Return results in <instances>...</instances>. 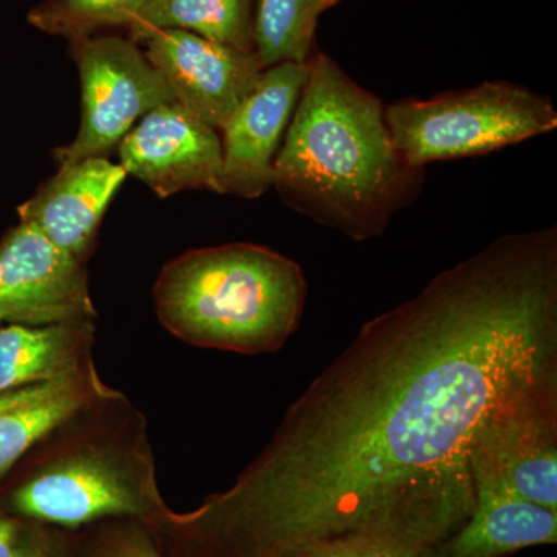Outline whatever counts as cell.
I'll list each match as a JSON object with an SVG mask.
<instances>
[{
  "instance_id": "obj_1",
  "label": "cell",
  "mask_w": 557,
  "mask_h": 557,
  "mask_svg": "<svg viewBox=\"0 0 557 557\" xmlns=\"http://www.w3.org/2000/svg\"><path fill=\"white\" fill-rule=\"evenodd\" d=\"M557 368V228L507 234L359 329L236 482L152 528L170 557H295L366 528L474 508L471 450Z\"/></svg>"
},
{
  "instance_id": "obj_2",
  "label": "cell",
  "mask_w": 557,
  "mask_h": 557,
  "mask_svg": "<svg viewBox=\"0 0 557 557\" xmlns=\"http://www.w3.org/2000/svg\"><path fill=\"white\" fill-rule=\"evenodd\" d=\"M424 170L399 156L386 109L327 54L309 61V76L274 161L273 186L289 208L369 240L417 200Z\"/></svg>"
},
{
  "instance_id": "obj_3",
  "label": "cell",
  "mask_w": 557,
  "mask_h": 557,
  "mask_svg": "<svg viewBox=\"0 0 557 557\" xmlns=\"http://www.w3.org/2000/svg\"><path fill=\"white\" fill-rule=\"evenodd\" d=\"M3 480L7 511L54 530L108 519L150 528L171 511L157 482L148 420L116 388L51 429Z\"/></svg>"
},
{
  "instance_id": "obj_4",
  "label": "cell",
  "mask_w": 557,
  "mask_h": 557,
  "mask_svg": "<svg viewBox=\"0 0 557 557\" xmlns=\"http://www.w3.org/2000/svg\"><path fill=\"white\" fill-rule=\"evenodd\" d=\"M307 289L295 260L240 242L172 259L152 296L161 325L183 343L263 355L281 350L298 330Z\"/></svg>"
},
{
  "instance_id": "obj_5",
  "label": "cell",
  "mask_w": 557,
  "mask_h": 557,
  "mask_svg": "<svg viewBox=\"0 0 557 557\" xmlns=\"http://www.w3.org/2000/svg\"><path fill=\"white\" fill-rule=\"evenodd\" d=\"M395 148L417 170L434 161L483 156L548 134L557 112L545 95L496 81L428 100L406 98L386 109Z\"/></svg>"
},
{
  "instance_id": "obj_6",
  "label": "cell",
  "mask_w": 557,
  "mask_h": 557,
  "mask_svg": "<svg viewBox=\"0 0 557 557\" xmlns=\"http://www.w3.org/2000/svg\"><path fill=\"white\" fill-rule=\"evenodd\" d=\"M83 89L78 135L54 149L60 166L108 156L139 119L175 101L168 84L134 40L98 36L72 40Z\"/></svg>"
},
{
  "instance_id": "obj_7",
  "label": "cell",
  "mask_w": 557,
  "mask_h": 557,
  "mask_svg": "<svg viewBox=\"0 0 557 557\" xmlns=\"http://www.w3.org/2000/svg\"><path fill=\"white\" fill-rule=\"evenodd\" d=\"M471 457L516 493L557 512V368L516 388L480 428Z\"/></svg>"
},
{
  "instance_id": "obj_8",
  "label": "cell",
  "mask_w": 557,
  "mask_h": 557,
  "mask_svg": "<svg viewBox=\"0 0 557 557\" xmlns=\"http://www.w3.org/2000/svg\"><path fill=\"white\" fill-rule=\"evenodd\" d=\"M97 319L87 263L21 222L0 242V322L39 325Z\"/></svg>"
},
{
  "instance_id": "obj_9",
  "label": "cell",
  "mask_w": 557,
  "mask_h": 557,
  "mask_svg": "<svg viewBox=\"0 0 557 557\" xmlns=\"http://www.w3.org/2000/svg\"><path fill=\"white\" fill-rule=\"evenodd\" d=\"M121 166L161 199L185 189L220 194L223 150L218 129L177 101L143 116L119 145Z\"/></svg>"
},
{
  "instance_id": "obj_10",
  "label": "cell",
  "mask_w": 557,
  "mask_h": 557,
  "mask_svg": "<svg viewBox=\"0 0 557 557\" xmlns=\"http://www.w3.org/2000/svg\"><path fill=\"white\" fill-rule=\"evenodd\" d=\"M307 76L309 61L282 62L263 70L223 126L220 194L258 199L273 186L281 139L288 129Z\"/></svg>"
},
{
  "instance_id": "obj_11",
  "label": "cell",
  "mask_w": 557,
  "mask_h": 557,
  "mask_svg": "<svg viewBox=\"0 0 557 557\" xmlns=\"http://www.w3.org/2000/svg\"><path fill=\"white\" fill-rule=\"evenodd\" d=\"M145 44L175 101L214 129H223L265 70L256 53L177 28L156 32Z\"/></svg>"
},
{
  "instance_id": "obj_12",
  "label": "cell",
  "mask_w": 557,
  "mask_h": 557,
  "mask_svg": "<svg viewBox=\"0 0 557 557\" xmlns=\"http://www.w3.org/2000/svg\"><path fill=\"white\" fill-rule=\"evenodd\" d=\"M127 177L121 164L95 157L62 166L17 209L21 222L35 225L79 262L94 252L106 208Z\"/></svg>"
},
{
  "instance_id": "obj_13",
  "label": "cell",
  "mask_w": 557,
  "mask_h": 557,
  "mask_svg": "<svg viewBox=\"0 0 557 557\" xmlns=\"http://www.w3.org/2000/svg\"><path fill=\"white\" fill-rule=\"evenodd\" d=\"M474 508L435 557H502L557 542V512L516 493L485 461L471 457Z\"/></svg>"
},
{
  "instance_id": "obj_14",
  "label": "cell",
  "mask_w": 557,
  "mask_h": 557,
  "mask_svg": "<svg viewBox=\"0 0 557 557\" xmlns=\"http://www.w3.org/2000/svg\"><path fill=\"white\" fill-rule=\"evenodd\" d=\"M110 388L94 366L65 379L0 394V482L51 429Z\"/></svg>"
},
{
  "instance_id": "obj_15",
  "label": "cell",
  "mask_w": 557,
  "mask_h": 557,
  "mask_svg": "<svg viewBox=\"0 0 557 557\" xmlns=\"http://www.w3.org/2000/svg\"><path fill=\"white\" fill-rule=\"evenodd\" d=\"M95 319L0 325V394L94 368Z\"/></svg>"
},
{
  "instance_id": "obj_16",
  "label": "cell",
  "mask_w": 557,
  "mask_h": 557,
  "mask_svg": "<svg viewBox=\"0 0 557 557\" xmlns=\"http://www.w3.org/2000/svg\"><path fill=\"white\" fill-rule=\"evenodd\" d=\"M127 28L134 42L177 28L255 53L252 0H146Z\"/></svg>"
},
{
  "instance_id": "obj_17",
  "label": "cell",
  "mask_w": 557,
  "mask_h": 557,
  "mask_svg": "<svg viewBox=\"0 0 557 557\" xmlns=\"http://www.w3.org/2000/svg\"><path fill=\"white\" fill-rule=\"evenodd\" d=\"M319 14L317 0H259L252 44L262 69L309 61Z\"/></svg>"
},
{
  "instance_id": "obj_18",
  "label": "cell",
  "mask_w": 557,
  "mask_h": 557,
  "mask_svg": "<svg viewBox=\"0 0 557 557\" xmlns=\"http://www.w3.org/2000/svg\"><path fill=\"white\" fill-rule=\"evenodd\" d=\"M457 531L435 522L366 528L332 539L295 557H435Z\"/></svg>"
},
{
  "instance_id": "obj_19",
  "label": "cell",
  "mask_w": 557,
  "mask_h": 557,
  "mask_svg": "<svg viewBox=\"0 0 557 557\" xmlns=\"http://www.w3.org/2000/svg\"><path fill=\"white\" fill-rule=\"evenodd\" d=\"M146 0H47L28 13V22L50 35L72 40L108 27H129Z\"/></svg>"
},
{
  "instance_id": "obj_20",
  "label": "cell",
  "mask_w": 557,
  "mask_h": 557,
  "mask_svg": "<svg viewBox=\"0 0 557 557\" xmlns=\"http://www.w3.org/2000/svg\"><path fill=\"white\" fill-rule=\"evenodd\" d=\"M86 530L89 533L73 544L75 557H170L161 552L149 528L139 520H101Z\"/></svg>"
},
{
  "instance_id": "obj_21",
  "label": "cell",
  "mask_w": 557,
  "mask_h": 557,
  "mask_svg": "<svg viewBox=\"0 0 557 557\" xmlns=\"http://www.w3.org/2000/svg\"><path fill=\"white\" fill-rule=\"evenodd\" d=\"M0 557H75V552L69 536L11 515L0 505Z\"/></svg>"
},
{
  "instance_id": "obj_22",
  "label": "cell",
  "mask_w": 557,
  "mask_h": 557,
  "mask_svg": "<svg viewBox=\"0 0 557 557\" xmlns=\"http://www.w3.org/2000/svg\"><path fill=\"white\" fill-rule=\"evenodd\" d=\"M335 2H336V0H317L319 13H322V11H324L325 9H329V7L333 5V3H335Z\"/></svg>"
},
{
  "instance_id": "obj_23",
  "label": "cell",
  "mask_w": 557,
  "mask_h": 557,
  "mask_svg": "<svg viewBox=\"0 0 557 557\" xmlns=\"http://www.w3.org/2000/svg\"><path fill=\"white\" fill-rule=\"evenodd\" d=\"M0 325H2V322H0Z\"/></svg>"
}]
</instances>
